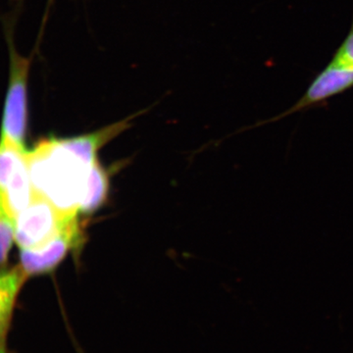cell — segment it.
Masks as SVG:
<instances>
[{"label": "cell", "instance_id": "6da1fadb", "mask_svg": "<svg viewBox=\"0 0 353 353\" xmlns=\"http://www.w3.org/2000/svg\"><path fill=\"white\" fill-rule=\"evenodd\" d=\"M34 192L68 214L79 215L92 165L65 145L63 139L39 141L27 152Z\"/></svg>", "mask_w": 353, "mask_h": 353}, {"label": "cell", "instance_id": "30bf717a", "mask_svg": "<svg viewBox=\"0 0 353 353\" xmlns=\"http://www.w3.org/2000/svg\"><path fill=\"white\" fill-rule=\"evenodd\" d=\"M332 59L353 68V22L347 36L343 39L340 48L334 52Z\"/></svg>", "mask_w": 353, "mask_h": 353}, {"label": "cell", "instance_id": "277c9868", "mask_svg": "<svg viewBox=\"0 0 353 353\" xmlns=\"http://www.w3.org/2000/svg\"><path fill=\"white\" fill-rule=\"evenodd\" d=\"M10 74L4 101L0 141L25 148L28 122V80L31 68L29 58L21 57L10 44Z\"/></svg>", "mask_w": 353, "mask_h": 353}, {"label": "cell", "instance_id": "3957f363", "mask_svg": "<svg viewBox=\"0 0 353 353\" xmlns=\"http://www.w3.org/2000/svg\"><path fill=\"white\" fill-rule=\"evenodd\" d=\"M34 196L25 148L0 141V218L16 221Z\"/></svg>", "mask_w": 353, "mask_h": 353}, {"label": "cell", "instance_id": "ba28073f", "mask_svg": "<svg viewBox=\"0 0 353 353\" xmlns=\"http://www.w3.org/2000/svg\"><path fill=\"white\" fill-rule=\"evenodd\" d=\"M109 192V174L101 166L99 160H95L88 173L87 187L81 202L79 213L90 214L97 210L105 199Z\"/></svg>", "mask_w": 353, "mask_h": 353}, {"label": "cell", "instance_id": "8992f818", "mask_svg": "<svg viewBox=\"0 0 353 353\" xmlns=\"http://www.w3.org/2000/svg\"><path fill=\"white\" fill-rule=\"evenodd\" d=\"M83 239V234L79 219L74 220L57 238L43 248L39 250H21L20 266L28 277L48 273L60 264L70 250L80 248Z\"/></svg>", "mask_w": 353, "mask_h": 353}, {"label": "cell", "instance_id": "7a4b0ae2", "mask_svg": "<svg viewBox=\"0 0 353 353\" xmlns=\"http://www.w3.org/2000/svg\"><path fill=\"white\" fill-rule=\"evenodd\" d=\"M76 219L78 215L63 212L34 192L32 201L16 218V243L21 250H39Z\"/></svg>", "mask_w": 353, "mask_h": 353}, {"label": "cell", "instance_id": "5b68a950", "mask_svg": "<svg viewBox=\"0 0 353 353\" xmlns=\"http://www.w3.org/2000/svg\"><path fill=\"white\" fill-rule=\"evenodd\" d=\"M353 88V68L331 59L328 65L315 77L303 97L289 109L277 116L261 121L257 127L271 124L288 116L308 109L322 106L336 95L343 94Z\"/></svg>", "mask_w": 353, "mask_h": 353}, {"label": "cell", "instance_id": "52a82bcc", "mask_svg": "<svg viewBox=\"0 0 353 353\" xmlns=\"http://www.w3.org/2000/svg\"><path fill=\"white\" fill-rule=\"evenodd\" d=\"M27 279L21 266L0 272V353H13L9 350L8 334L18 296Z\"/></svg>", "mask_w": 353, "mask_h": 353}, {"label": "cell", "instance_id": "9c48e42d", "mask_svg": "<svg viewBox=\"0 0 353 353\" xmlns=\"http://www.w3.org/2000/svg\"><path fill=\"white\" fill-rule=\"evenodd\" d=\"M13 240H15V222L0 218V265L6 261Z\"/></svg>", "mask_w": 353, "mask_h": 353}]
</instances>
